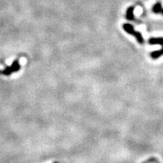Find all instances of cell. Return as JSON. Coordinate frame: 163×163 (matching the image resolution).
Instances as JSON below:
<instances>
[{"instance_id": "obj_1", "label": "cell", "mask_w": 163, "mask_h": 163, "mask_svg": "<svg viewBox=\"0 0 163 163\" xmlns=\"http://www.w3.org/2000/svg\"><path fill=\"white\" fill-rule=\"evenodd\" d=\"M123 29H124V30L127 32H128V33H130V34H131L132 36L136 37V39H137V40H138V42L139 43H141V44L143 43L144 39L143 38H142L141 34L140 32H136V31H134V29H133V27H132L131 24H129V23H125V24H123Z\"/></svg>"}, {"instance_id": "obj_2", "label": "cell", "mask_w": 163, "mask_h": 163, "mask_svg": "<svg viewBox=\"0 0 163 163\" xmlns=\"http://www.w3.org/2000/svg\"><path fill=\"white\" fill-rule=\"evenodd\" d=\"M20 69V65L19 63V62L14 61V63H13V65L9 67H7L5 70L1 71L0 73H1L4 74V75H6V76H8L10 74L12 73H15V72H18V71Z\"/></svg>"}, {"instance_id": "obj_3", "label": "cell", "mask_w": 163, "mask_h": 163, "mask_svg": "<svg viewBox=\"0 0 163 163\" xmlns=\"http://www.w3.org/2000/svg\"><path fill=\"white\" fill-rule=\"evenodd\" d=\"M133 10L134 8L133 7H130L127 11V19L129 20H133L134 19V16H133Z\"/></svg>"}, {"instance_id": "obj_4", "label": "cell", "mask_w": 163, "mask_h": 163, "mask_svg": "<svg viewBox=\"0 0 163 163\" xmlns=\"http://www.w3.org/2000/svg\"><path fill=\"white\" fill-rule=\"evenodd\" d=\"M152 10H153V12H155V13H161V10H162V8H161V4L160 3H157L155 6H153Z\"/></svg>"}, {"instance_id": "obj_5", "label": "cell", "mask_w": 163, "mask_h": 163, "mask_svg": "<svg viewBox=\"0 0 163 163\" xmlns=\"http://www.w3.org/2000/svg\"><path fill=\"white\" fill-rule=\"evenodd\" d=\"M161 13H163V9H162V10H161Z\"/></svg>"}]
</instances>
